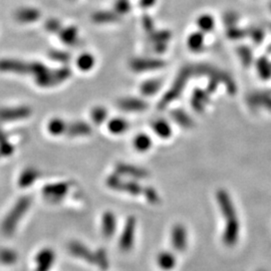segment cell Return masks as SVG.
<instances>
[{
    "label": "cell",
    "instance_id": "1",
    "mask_svg": "<svg viewBox=\"0 0 271 271\" xmlns=\"http://www.w3.org/2000/svg\"><path fill=\"white\" fill-rule=\"evenodd\" d=\"M216 199L223 218L226 221L222 241L226 246H234L239 237V221L234 203L228 194V192L223 189L217 191Z\"/></svg>",
    "mask_w": 271,
    "mask_h": 271
},
{
    "label": "cell",
    "instance_id": "2",
    "mask_svg": "<svg viewBox=\"0 0 271 271\" xmlns=\"http://www.w3.org/2000/svg\"><path fill=\"white\" fill-rule=\"evenodd\" d=\"M31 204V199L27 196L21 197L16 204L13 206L11 211L8 213V215L5 217V219L2 222L1 230L3 234L6 236H11L13 232L18 224V222L21 220L23 214L26 213L29 206Z\"/></svg>",
    "mask_w": 271,
    "mask_h": 271
},
{
    "label": "cell",
    "instance_id": "3",
    "mask_svg": "<svg viewBox=\"0 0 271 271\" xmlns=\"http://www.w3.org/2000/svg\"><path fill=\"white\" fill-rule=\"evenodd\" d=\"M70 75V68L66 65H63L54 69L49 68L41 75L34 77V80L37 86H40L42 88H51L65 82Z\"/></svg>",
    "mask_w": 271,
    "mask_h": 271
},
{
    "label": "cell",
    "instance_id": "4",
    "mask_svg": "<svg viewBox=\"0 0 271 271\" xmlns=\"http://www.w3.org/2000/svg\"><path fill=\"white\" fill-rule=\"evenodd\" d=\"M37 63L38 61H25L17 58H1L0 59V71L34 76Z\"/></svg>",
    "mask_w": 271,
    "mask_h": 271
},
{
    "label": "cell",
    "instance_id": "5",
    "mask_svg": "<svg viewBox=\"0 0 271 271\" xmlns=\"http://www.w3.org/2000/svg\"><path fill=\"white\" fill-rule=\"evenodd\" d=\"M107 185L117 191L126 192L130 195H141L144 193V189L138 182L133 180H123L122 176L120 175H110L107 179Z\"/></svg>",
    "mask_w": 271,
    "mask_h": 271
},
{
    "label": "cell",
    "instance_id": "6",
    "mask_svg": "<svg viewBox=\"0 0 271 271\" xmlns=\"http://www.w3.org/2000/svg\"><path fill=\"white\" fill-rule=\"evenodd\" d=\"M137 227V220L134 216L127 218L122 235L119 239V247L122 251L128 252L133 248L135 240V231Z\"/></svg>",
    "mask_w": 271,
    "mask_h": 271
},
{
    "label": "cell",
    "instance_id": "7",
    "mask_svg": "<svg viewBox=\"0 0 271 271\" xmlns=\"http://www.w3.org/2000/svg\"><path fill=\"white\" fill-rule=\"evenodd\" d=\"M31 114V108L27 106L0 108V121L12 122L28 118Z\"/></svg>",
    "mask_w": 271,
    "mask_h": 271
},
{
    "label": "cell",
    "instance_id": "8",
    "mask_svg": "<svg viewBox=\"0 0 271 271\" xmlns=\"http://www.w3.org/2000/svg\"><path fill=\"white\" fill-rule=\"evenodd\" d=\"M172 246L178 252H183L187 248L188 234L187 229L182 224H176L171 231Z\"/></svg>",
    "mask_w": 271,
    "mask_h": 271
},
{
    "label": "cell",
    "instance_id": "9",
    "mask_svg": "<svg viewBox=\"0 0 271 271\" xmlns=\"http://www.w3.org/2000/svg\"><path fill=\"white\" fill-rule=\"evenodd\" d=\"M115 172L120 176H127L133 179H146L149 177V172L147 170L126 163L117 164Z\"/></svg>",
    "mask_w": 271,
    "mask_h": 271
},
{
    "label": "cell",
    "instance_id": "10",
    "mask_svg": "<svg viewBox=\"0 0 271 271\" xmlns=\"http://www.w3.org/2000/svg\"><path fill=\"white\" fill-rule=\"evenodd\" d=\"M68 189H69L68 183L51 184L44 188V195L50 200L58 201L65 196V194L68 192Z\"/></svg>",
    "mask_w": 271,
    "mask_h": 271
},
{
    "label": "cell",
    "instance_id": "11",
    "mask_svg": "<svg viewBox=\"0 0 271 271\" xmlns=\"http://www.w3.org/2000/svg\"><path fill=\"white\" fill-rule=\"evenodd\" d=\"M42 12L35 7H20L15 12V19L20 23H32L41 18Z\"/></svg>",
    "mask_w": 271,
    "mask_h": 271
},
{
    "label": "cell",
    "instance_id": "12",
    "mask_svg": "<svg viewBox=\"0 0 271 271\" xmlns=\"http://www.w3.org/2000/svg\"><path fill=\"white\" fill-rule=\"evenodd\" d=\"M54 252L51 248L42 250L36 256V271H49L54 261Z\"/></svg>",
    "mask_w": 271,
    "mask_h": 271
},
{
    "label": "cell",
    "instance_id": "13",
    "mask_svg": "<svg viewBox=\"0 0 271 271\" xmlns=\"http://www.w3.org/2000/svg\"><path fill=\"white\" fill-rule=\"evenodd\" d=\"M69 251L76 257L82 258L90 263H95V253L81 242L72 241L69 244Z\"/></svg>",
    "mask_w": 271,
    "mask_h": 271
},
{
    "label": "cell",
    "instance_id": "14",
    "mask_svg": "<svg viewBox=\"0 0 271 271\" xmlns=\"http://www.w3.org/2000/svg\"><path fill=\"white\" fill-rule=\"evenodd\" d=\"M115 229H117V219H115L114 214L109 211L104 213L102 218V230L104 236L110 238L113 236Z\"/></svg>",
    "mask_w": 271,
    "mask_h": 271
},
{
    "label": "cell",
    "instance_id": "15",
    "mask_svg": "<svg viewBox=\"0 0 271 271\" xmlns=\"http://www.w3.org/2000/svg\"><path fill=\"white\" fill-rule=\"evenodd\" d=\"M58 37L63 45L73 46L79 38V29L74 25L62 27L58 32Z\"/></svg>",
    "mask_w": 271,
    "mask_h": 271
},
{
    "label": "cell",
    "instance_id": "16",
    "mask_svg": "<svg viewBox=\"0 0 271 271\" xmlns=\"http://www.w3.org/2000/svg\"><path fill=\"white\" fill-rule=\"evenodd\" d=\"M176 263L177 259L175 255L170 251H163L157 256V264L162 270H172L176 266Z\"/></svg>",
    "mask_w": 271,
    "mask_h": 271
},
{
    "label": "cell",
    "instance_id": "17",
    "mask_svg": "<svg viewBox=\"0 0 271 271\" xmlns=\"http://www.w3.org/2000/svg\"><path fill=\"white\" fill-rule=\"evenodd\" d=\"M68 136H87L92 133V128L85 122H74L67 125L66 132Z\"/></svg>",
    "mask_w": 271,
    "mask_h": 271
},
{
    "label": "cell",
    "instance_id": "18",
    "mask_svg": "<svg viewBox=\"0 0 271 271\" xmlns=\"http://www.w3.org/2000/svg\"><path fill=\"white\" fill-rule=\"evenodd\" d=\"M75 64L80 70L89 71L93 69L96 64V58L91 53H83L77 56L75 60Z\"/></svg>",
    "mask_w": 271,
    "mask_h": 271
},
{
    "label": "cell",
    "instance_id": "19",
    "mask_svg": "<svg viewBox=\"0 0 271 271\" xmlns=\"http://www.w3.org/2000/svg\"><path fill=\"white\" fill-rule=\"evenodd\" d=\"M152 128H153V131L156 133V135L162 139H168V138H170V136L172 134V129H171L170 124L166 120H163V119H159V120L155 121L152 124Z\"/></svg>",
    "mask_w": 271,
    "mask_h": 271
},
{
    "label": "cell",
    "instance_id": "20",
    "mask_svg": "<svg viewBox=\"0 0 271 271\" xmlns=\"http://www.w3.org/2000/svg\"><path fill=\"white\" fill-rule=\"evenodd\" d=\"M129 123L123 118H113L108 124V129L114 135H120L129 130Z\"/></svg>",
    "mask_w": 271,
    "mask_h": 271
},
{
    "label": "cell",
    "instance_id": "21",
    "mask_svg": "<svg viewBox=\"0 0 271 271\" xmlns=\"http://www.w3.org/2000/svg\"><path fill=\"white\" fill-rule=\"evenodd\" d=\"M152 139L150 138L149 135L141 133L136 135L133 141L134 148L139 151V152H146L152 147Z\"/></svg>",
    "mask_w": 271,
    "mask_h": 271
},
{
    "label": "cell",
    "instance_id": "22",
    "mask_svg": "<svg viewBox=\"0 0 271 271\" xmlns=\"http://www.w3.org/2000/svg\"><path fill=\"white\" fill-rule=\"evenodd\" d=\"M38 175H40V173H38V171L33 168H28V169L24 170L22 172V174L20 175V178L18 181L19 186L21 188L29 187L38 178Z\"/></svg>",
    "mask_w": 271,
    "mask_h": 271
},
{
    "label": "cell",
    "instance_id": "23",
    "mask_svg": "<svg viewBox=\"0 0 271 271\" xmlns=\"http://www.w3.org/2000/svg\"><path fill=\"white\" fill-rule=\"evenodd\" d=\"M172 118L177 124H179L183 128H191L193 124H194L189 115L182 110H174L172 112Z\"/></svg>",
    "mask_w": 271,
    "mask_h": 271
},
{
    "label": "cell",
    "instance_id": "24",
    "mask_svg": "<svg viewBox=\"0 0 271 271\" xmlns=\"http://www.w3.org/2000/svg\"><path fill=\"white\" fill-rule=\"evenodd\" d=\"M48 129L50 131L51 134L53 135H61L63 133L66 132V129H67V124L61 120V119H53L49 126H48Z\"/></svg>",
    "mask_w": 271,
    "mask_h": 271
},
{
    "label": "cell",
    "instance_id": "25",
    "mask_svg": "<svg viewBox=\"0 0 271 271\" xmlns=\"http://www.w3.org/2000/svg\"><path fill=\"white\" fill-rule=\"evenodd\" d=\"M119 107L125 110H142L146 108V104L139 100H123Z\"/></svg>",
    "mask_w": 271,
    "mask_h": 271
},
{
    "label": "cell",
    "instance_id": "26",
    "mask_svg": "<svg viewBox=\"0 0 271 271\" xmlns=\"http://www.w3.org/2000/svg\"><path fill=\"white\" fill-rule=\"evenodd\" d=\"M49 57L53 59L54 61L59 62V63H67L70 60V54L65 51L60 50H51L49 53Z\"/></svg>",
    "mask_w": 271,
    "mask_h": 271
},
{
    "label": "cell",
    "instance_id": "27",
    "mask_svg": "<svg viewBox=\"0 0 271 271\" xmlns=\"http://www.w3.org/2000/svg\"><path fill=\"white\" fill-rule=\"evenodd\" d=\"M91 115H92V120L94 121L95 124L101 125L108 118V110L107 108L103 107H96L93 108Z\"/></svg>",
    "mask_w": 271,
    "mask_h": 271
},
{
    "label": "cell",
    "instance_id": "28",
    "mask_svg": "<svg viewBox=\"0 0 271 271\" xmlns=\"http://www.w3.org/2000/svg\"><path fill=\"white\" fill-rule=\"evenodd\" d=\"M95 263L104 270L108 268V259L106 251L103 248L98 249V251L95 253Z\"/></svg>",
    "mask_w": 271,
    "mask_h": 271
},
{
    "label": "cell",
    "instance_id": "29",
    "mask_svg": "<svg viewBox=\"0 0 271 271\" xmlns=\"http://www.w3.org/2000/svg\"><path fill=\"white\" fill-rule=\"evenodd\" d=\"M143 195L146 197V199L151 203V204H159L161 201V198L158 194V192L155 190L152 187H146L144 189Z\"/></svg>",
    "mask_w": 271,
    "mask_h": 271
},
{
    "label": "cell",
    "instance_id": "30",
    "mask_svg": "<svg viewBox=\"0 0 271 271\" xmlns=\"http://www.w3.org/2000/svg\"><path fill=\"white\" fill-rule=\"evenodd\" d=\"M45 28L48 32L54 33V34H58V32L62 28L61 22L56 19V18H50L45 22Z\"/></svg>",
    "mask_w": 271,
    "mask_h": 271
},
{
    "label": "cell",
    "instance_id": "31",
    "mask_svg": "<svg viewBox=\"0 0 271 271\" xmlns=\"http://www.w3.org/2000/svg\"><path fill=\"white\" fill-rule=\"evenodd\" d=\"M17 259V254L10 249L0 250V261L4 264H11Z\"/></svg>",
    "mask_w": 271,
    "mask_h": 271
},
{
    "label": "cell",
    "instance_id": "32",
    "mask_svg": "<svg viewBox=\"0 0 271 271\" xmlns=\"http://www.w3.org/2000/svg\"><path fill=\"white\" fill-rule=\"evenodd\" d=\"M158 84L157 83H150V84H147L143 87V93L145 95H152L154 93H156L157 90H158Z\"/></svg>",
    "mask_w": 271,
    "mask_h": 271
},
{
    "label": "cell",
    "instance_id": "33",
    "mask_svg": "<svg viewBox=\"0 0 271 271\" xmlns=\"http://www.w3.org/2000/svg\"><path fill=\"white\" fill-rule=\"evenodd\" d=\"M259 271H264V270H259Z\"/></svg>",
    "mask_w": 271,
    "mask_h": 271
}]
</instances>
